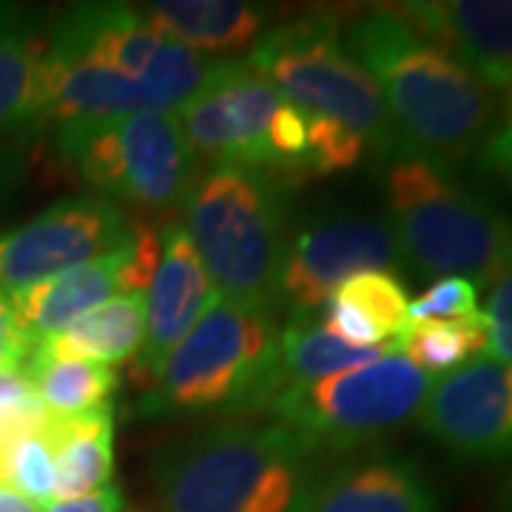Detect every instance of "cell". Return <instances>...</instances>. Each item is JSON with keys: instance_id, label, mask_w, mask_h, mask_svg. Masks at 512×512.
Listing matches in <instances>:
<instances>
[{"instance_id": "31", "label": "cell", "mask_w": 512, "mask_h": 512, "mask_svg": "<svg viewBox=\"0 0 512 512\" xmlns=\"http://www.w3.org/2000/svg\"><path fill=\"white\" fill-rule=\"evenodd\" d=\"M46 512H126V495L117 484H109L103 490L72 501H52Z\"/></svg>"}, {"instance_id": "26", "label": "cell", "mask_w": 512, "mask_h": 512, "mask_svg": "<svg viewBox=\"0 0 512 512\" xmlns=\"http://www.w3.org/2000/svg\"><path fill=\"white\" fill-rule=\"evenodd\" d=\"M370 154L367 143L350 128L330 123L325 117L308 114V157L305 174L328 177L336 171H350Z\"/></svg>"}, {"instance_id": "32", "label": "cell", "mask_w": 512, "mask_h": 512, "mask_svg": "<svg viewBox=\"0 0 512 512\" xmlns=\"http://www.w3.org/2000/svg\"><path fill=\"white\" fill-rule=\"evenodd\" d=\"M0 512H43V507H37L35 501L15 493L12 487L0 484Z\"/></svg>"}, {"instance_id": "2", "label": "cell", "mask_w": 512, "mask_h": 512, "mask_svg": "<svg viewBox=\"0 0 512 512\" xmlns=\"http://www.w3.org/2000/svg\"><path fill=\"white\" fill-rule=\"evenodd\" d=\"M319 450L271 421H222L151 458L160 512H291Z\"/></svg>"}, {"instance_id": "9", "label": "cell", "mask_w": 512, "mask_h": 512, "mask_svg": "<svg viewBox=\"0 0 512 512\" xmlns=\"http://www.w3.org/2000/svg\"><path fill=\"white\" fill-rule=\"evenodd\" d=\"M131 242L134 225L117 202L97 194L66 197L0 234V291H26Z\"/></svg>"}, {"instance_id": "19", "label": "cell", "mask_w": 512, "mask_h": 512, "mask_svg": "<svg viewBox=\"0 0 512 512\" xmlns=\"http://www.w3.org/2000/svg\"><path fill=\"white\" fill-rule=\"evenodd\" d=\"M49 439L55 444V501H72L114 484V407L86 416H52Z\"/></svg>"}, {"instance_id": "17", "label": "cell", "mask_w": 512, "mask_h": 512, "mask_svg": "<svg viewBox=\"0 0 512 512\" xmlns=\"http://www.w3.org/2000/svg\"><path fill=\"white\" fill-rule=\"evenodd\" d=\"M49 55L86 60L128 80H140L165 43L137 6L77 3L46 26Z\"/></svg>"}, {"instance_id": "7", "label": "cell", "mask_w": 512, "mask_h": 512, "mask_svg": "<svg viewBox=\"0 0 512 512\" xmlns=\"http://www.w3.org/2000/svg\"><path fill=\"white\" fill-rule=\"evenodd\" d=\"M248 60L288 103L359 134L376 160L399 154L382 92L348 55L336 15L308 12L276 26L256 40Z\"/></svg>"}, {"instance_id": "1", "label": "cell", "mask_w": 512, "mask_h": 512, "mask_svg": "<svg viewBox=\"0 0 512 512\" xmlns=\"http://www.w3.org/2000/svg\"><path fill=\"white\" fill-rule=\"evenodd\" d=\"M348 55L382 92L399 154L456 168L476 157L493 131L495 92L436 43L419 35L396 6H376L345 32Z\"/></svg>"}, {"instance_id": "28", "label": "cell", "mask_w": 512, "mask_h": 512, "mask_svg": "<svg viewBox=\"0 0 512 512\" xmlns=\"http://www.w3.org/2000/svg\"><path fill=\"white\" fill-rule=\"evenodd\" d=\"M484 316L490 325L487 353L498 362L512 365V259L490 285V299H487Z\"/></svg>"}, {"instance_id": "24", "label": "cell", "mask_w": 512, "mask_h": 512, "mask_svg": "<svg viewBox=\"0 0 512 512\" xmlns=\"http://www.w3.org/2000/svg\"><path fill=\"white\" fill-rule=\"evenodd\" d=\"M490 325L481 311L450 319V322H407L396 339V350L404 359L430 376L453 373L461 365L487 353Z\"/></svg>"}, {"instance_id": "34", "label": "cell", "mask_w": 512, "mask_h": 512, "mask_svg": "<svg viewBox=\"0 0 512 512\" xmlns=\"http://www.w3.org/2000/svg\"><path fill=\"white\" fill-rule=\"evenodd\" d=\"M12 171H15V168H12V165L0 163V197H3V194H6V177H9V174H12Z\"/></svg>"}, {"instance_id": "6", "label": "cell", "mask_w": 512, "mask_h": 512, "mask_svg": "<svg viewBox=\"0 0 512 512\" xmlns=\"http://www.w3.org/2000/svg\"><path fill=\"white\" fill-rule=\"evenodd\" d=\"M55 151L97 197L143 211L183 205L197 185L177 111H128L55 126Z\"/></svg>"}, {"instance_id": "29", "label": "cell", "mask_w": 512, "mask_h": 512, "mask_svg": "<svg viewBox=\"0 0 512 512\" xmlns=\"http://www.w3.org/2000/svg\"><path fill=\"white\" fill-rule=\"evenodd\" d=\"M35 345L20 330L18 316L12 308V296L0 291V373H23Z\"/></svg>"}, {"instance_id": "30", "label": "cell", "mask_w": 512, "mask_h": 512, "mask_svg": "<svg viewBox=\"0 0 512 512\" xmlns=\"http://www.w3.org/2000/svg\"><path fill=\"white\" fill-rule=\"evenodd\" d=\"M476 165L481 174L501 183L512 194V111L501 126L487 134L476 151Z\"/></svg>"}, {"instance_id": "10", "label": "cell", "mask_w": 512, "mask_h": 512, "mask_svg": "<svg viewBox=\"0 0 512 512\" xmlns=\"http://www.w3.org/2000/svg\"><path fill=\"white\" fill-rule=\"evenodd\" d=\"M285 103L248 57H220L202 92L177 111L194 154L217 165L271 171L268 134Z\"/></svg>"}, {"instance_id": "27", "label": "cell", "mask_w": 512, "mask_h": 512, "mask_svg": "<svg viewBox=\"0 0 512 512\" xmlns=\"http://www.w3.org/2000/svg\"><path fill=\"white\" fill-rule=\"evenodd\" d=\"M478 311V288L470 279L444 276L436 279L419 299L410 302L407 322H450Z\"/></svg>"}, {"instance_id": "8", "label": "cell", "mask_w": 512, "mask_h": 512, "mask_svg": "<svg viewBox=\"0 0 512 512\" xmlns=\"http://www.w3.org/2000/svg\"><path fill=\"white\" fill-rule=\"evenodd\" d=\"M436 376L393 348L373 365L308 384H285L268 410L316 450H353L416 419Z\"/></svg>"}, {"instance_id": "35", "label": "cell", "mask_w": 512, "mask_h": 512, "mask_svg": "<svg viewBox=\"0 0 512 512\" xmlns=\"http://www.w3.org/2000/svg\"><path fill=\"white\" fill-rule=\"evenodd\" d=\"M510 512H512V490H510Z\"/></svg>"}, {"instance_id": "16", "label": "cell", "mask_w": 512, "mask_h": 512, "mask_svg": "<svg viewBox=\"0 0 512 512\" xmlns=\"http://www.w3.org/2000/svg\"><path fill=\"white\" fill-rule=\"evenodd\" d=\"M404 20L476 74L490 92L512 86V0H427L396 6Z\"/></svg>"}, {"instance_id": "5", "label": "cell", "mask_w": 512, "mask_h": 512, "mask_svg": "<svg viewBox=\"0 0 512 512\" xmlns=\"http://www.w3.org/2000/svg\"><path fill=\"white\" fill-rule=\"evenodd\" d=\"M276 311L214 299L140 402L146 419L248 416L285 387Z\"/></svg>"}, {"instance_id": "15", "label": "cell", "mask_w": 512, "mask_h": 512, "mask_svg": "<svg viewBox=\"0 0 512 512\" xmlns=\"http://www.w3.org/2000/svg\"><path fill=\"white\" fill-rule=\"evenodd\" d=\"M217 291L202 268V259L180 222L160 228V259L146 293V342L134 359V376L151 387L168 353L183 342Z\"/></svg>"}, {"instance_id": "23", "label": "cell", "mask_w": 512, "mask_h": 512, "mask_svg": "<svg viewBox=\"0 0 512 512\" xmlns=\"http://www.w3.org/2000/svg\"><path fill=\"white\" fill-rule=\"evenodd\" d=\"M393 348L396 342L359 348L328 333L316 322V316H291L279 333V367L285 384H308L330 379L333 373L373 365Z\"/></svg>"}, {"instance_id": "14", "label": "cell", "mask_w": 512, "mask_h": 512, "mask_svg": "<svg viewBox=\"0 0 512 512\" xmlns=\"http://www.w3.org/2000/svg\"><path fill=\"white\" fill-rule=\"evenodd\" d=\"M441 490L413 456L367 453L313 470L291 512H441Z\"/></svg>"}, {"instance_id": "21", "label": "cell", "mask_w": 512, "mask_h": 512, "mask_svg": "<svg viewBox=\"0 0 512 512\" xmlns=\"http://www.w3.org/2000/svg\"><path fill=\"white\" fill-rule=\"evenodd\" d=\"M20 376L29 379L43 407L60 419L114 407V396L120 390V376L114 367L52 356L40 345H35Z\"/></svg>"}, {"instance_id": "18", "label": "cell", "mask_w": 512, "mask_h": 512, "mask_svg": "<svg viewBox=\"0 0 512 512\" xmlns=\"http://www.w3.org/2000/svg\"><path fill=\"white\" fill-rule=\"evenodd\" d=\"M137 9L160 35L211 57L248 46L271 18L268 6L245 0H154Z\"/></svg>"}, {"instance_id": "3", "label": "cell", "mask_w": 512, "mask_h": 512, "mask_svg": "<svg viewBox=\"0 0 512 512\" xmlns=\"http://www.w3.org/2000/svg\"><path fill=\"white\" fill-rule=\"evenodd\" d=\"M387 225L402 262L424 276L493 285L512 259V217L456 168L396 154L384 171Z\"/></svg>"}, {"instance_id": "25", "label": "cell", "mask_w": 512, "mask_h": 512, "mask_svg": "<svg viewBox=\"0 0 512 512\" xmlns=\"http://www.w3.org/2000/svg\"><path fill=\"white\" fill-rule=\"evenodd\" d=\"M330 296L336 302H345L359 316H365L367 322L379 330L384 342H396L407 325L410 299L393 271H367V274L350 276L348 282L339 285Z\"/></svg>"}, {"instance_id": "20", "label": "cell", "mask_w": 512, "mask_h": 512, "mask_svg": "<svg viewBox=\"0 0 512 512\" xmlns=\"http://www.w3.org/2000/svg\"><path fill=\"white\" fill-rule=\"evenodd\" d=\"M146 342V291L120 293L106 305L80 316L63 333L43 339L40 348L63 359L97 365L134 362Z\"/></svg>"}, {"instance_id": "12", "label": "cell", "mask_w": 512, "mask_h": 512, "mask_svg": "<svg viewBox=\"0 0 512 512\" xmlns=\"http://www.w3.org/2000/svg\"><path fill=\"white\" fill-rule=\"evenodd\" d=\"M421 430L470 461L512 456V365L478 356L439 376L419 413Z\"/></svg>"}, {"instance_id": "11", "label": "cell", "mask_w": 512, "mask_h": 512, "mask_svg": "<svg viewBox=\"0 0 512 512\" xmlns=\"http://www.w3.org/2000/svg\"><path fill=\"white\" fill-rule=\"evenodd\" d=\"M402 265L387 220L367 214H328L291 231L279 279V302L291 316H313L350 276Z\"/></svg>"}, {"instance_id": "22", "label": "cell", "mask_w": 512, "mask_h": 512, "mask_svg": "<svg viewBox=\"0 0 512 512\" xmlns=\"http://www.w3.org/2000/svg\"><path fill=\"white\" fill-rule=\"evenodd\" d=\"M46 26L35 15L0 37V134L40 128Z\"/></svg>"}, {"instance_id": "13", "label": "cell", "mask_w": 512, "mask_h": 512, "mask_svg": "<svg viewBox=\"0 0 512 512\" xmlns=\"http://www.w3.org/2000/svg\"><path fill=\"white\" fill-rule=\"evenodd\" d=\"M160 259V231L151 225L134 228V242L80 268L9 293L20 330L32 345L52 339L80 316L106 305L117 293L146 291Z\"/></svg>"}, {"instance_id": "4", "label": "cell", "mask_w": 512, "mask_h": 512, "mask_svg": "<svg viewBox=\"0 0 512 512\" xmlns=\"http://www.w3.org/2000/svg\"><path fill=\"white\" fill-rule=\"evenodd\" d=\"M185 231L220 299L279 311L291 194L271 171L214 165L185 197Z\"/></svg>"}, {"instance_id": "33", "label": "cell", "mask_w": 512, "mask_h": 512, "mask_svg": "<svg viewBox=\"0 0 512 512\" xmlns=\"http://www.w3.org/2000/svg\"><path fill=\"white\" fill-rule=\"evenodd\" d=\"M26 9L18 6V3H0V37L9 35L15 26H20L23 20H26Z\"/></svg>"}, {"instance_id": "36", "label": "cell", "mask_w": 512, "mask_h": 512, "mask_svg": "<svg viewBox=\"0 0 512 512\" xmlns=\"http://www.w3.org/2000/svg\"><path fill=\"white\" fill-rule=\"evenodd\" d=\"M510 94H512V86H510ZM512 111V109H510Z\"/></svg>"}]
</instances>
